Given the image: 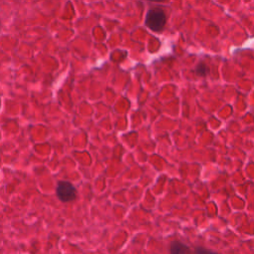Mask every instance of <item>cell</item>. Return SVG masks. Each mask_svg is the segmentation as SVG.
<instances>
[{
    "label": "cell",
    "mask_w": 254,
    "mask_h": 254,
    "mask_svg": "<svg viewBox=\"0 0 254 254\" xmlns=\"http://www.w3.org/2000/svg\"><path fill=\"white\" fill-rule=\"evenodd\" d=\"M150 1H154V2H159V1H164V0H150Z\"/></svg>",
    "instance_id": "6"
},
{
    "label": "cell",
    "mask_w": 254,
    "mask_h": 254,
    "mask_svg": "<svg viewBox=\"0 0 254 254\" xmlns=\"http://www.w3.org/2000/svg\"><path fill=\"white\" fill-rule=\"evenodd\" d=\"M170 251H171V254H191L190 249L187 245L179 241L172 242Z\"/></svg>",
    "instance_id": "3"
},
{
    "label": "cell",
    "mask_w": 254,
    "mask_h": 254,
    "mask_svg": "<svg viewBox=\"0 0 254 254\" xmlns=\"http://www.w3.org/2000/svg\"><path fill=\"white\" fill-rule=\"evenodd\" d=\"M166 24V14L160 8H154L148 11L146 15V25L153 31H161Z\"/></svg>",
    "instance_id": "1"
},
{
    "label": "cell",
    "mask_w": 254,
    "mask_h": 254,
    "mask_svg": "<svg viewBox=\"0 0 254 254\" xmlns=\"http://www.w3.org/2000/svg\"><path fill=\"white\" fill-rule=\"evenodd\" d=\"M57 195L64 202L72 201L76 197V190L71 183L62 181L58 184Z\"/></svg>",
    "instance_id": "2"
},
{
    "label": "cell",
    "mask_w": 254,
    "mask_h": 254,
    "mask_svg": "<svg viewBox=\"0 0 254 254\" xmlns=\"http://www.w3.org/2000/svg\"><path fill=\"white\" fill-rule=\"evenodd\" d=\"M196 73L198 74V75H201V76H204L207 72H208V68H207V66L205 65V64H198L197 66H196Z\"/></svg>",
    "instance_id": "4"
},
{
    "label": "cell",
    "mask_w": 254,
    "mask_h": 254,
    "mask_svg": "<svg viewBox=\"0 0 254 254\" xmlns=\"http://www.w3.org/2000/svg\"><path fill=\"white\" fill-rule=\"evenodd\" d=\"M194 252H195V254H218L214 251H211V250L203 248V247H196L194 249Z\"/></svg>",
    "instance_id": "5"
},
{
    "label": "cell",
    "mask_w": 254,
    "mask_h": 254,
    "mask_svg": "<svg viewBox=\"0 0 254 254\" xmlns=\"http://www.w3.org/2000/svg\"><path fill=\"white\" fill-rule=\"evenodd\" d=\"M0 28H1V22H0Z\"/></svg>",
    "instance_id": "7"
}]
</instances>
